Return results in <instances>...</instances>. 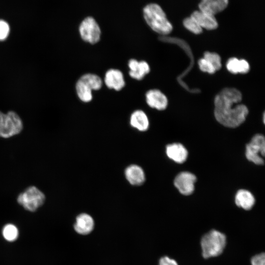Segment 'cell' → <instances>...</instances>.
<instances>
[{
    "instance_id": "1",
    "label": "cell",
    "mask_w": 265,
    "mask_h": 265,
    "mask_svg": "<svg viewBox=\"0 0 265 265\" xmlns=\"http://www.w3.org/2000/svg\"><path fill=\"white\" fill-rule=\"evenodd\" d=\"M242 100L241 92L235 88H225L215 96L214 116L222 125L236 128L245 120L248 113L247 107L239 104Z\"/></svg>"
},
{
    "instance_id": "2",
    "label": "cell",
    "mask_w": 265,
    "mask_h": 265,
    "mask_svg": "<svg viewBox=\"0 0 265 265\" xmlns=\"http://www.w3.org/2000/svg\"><path fill=\"white\" fill-rule=\"evenodd\" d=\"M143 14L147 24L156 32L165 36L172 31V26L159 4L155 3L147 4L143 8Z\"/></svg>"
},
{
    "instance_id": "3",
    "label": "cell",
    "mask_w": 265,
    "mask_h": 265,
    "mask_svg": "<svg viewBox=\"0 0 265 265\" xmlns=\"http://www.w3.org/2000/svg\"><path fill=\"white\" fill-rule=\"evenodd\" d=\"M226 237L222 233L212 230L205 234L201 239L202 255L205 259L222 254L226 245Z\"/></svg>"
},
{
    "instance_id": "4",
    "label": "cell",
    "mask_w": 265,
    "mask_h": 265,
    "mask_svg": "<svg viewBox=\"0 0 265 265\" xmlns=\"http://www.w3.org/2000/svg\"><path fill=\"white\" fill-rule=\"evenodd\" d=\"M102 85V80L98 76L90 73L82 75L76 85L78 97L84 103L89 102L92 99V90L100 89Z\"/></svg>"
},
{
    "instance_id": "5",
    "label": "cell",
    "mask_w": 265,
    "mask_h": 265,
    "mask_svg": "<svg viewBox=\"0 0 265 265\" xmlns=\"http://www.w3.org/2000/svg\"><path fill=\"white\" fill-rule=\"evenodd\" d=\"M23 128L22 121L13 111L6 114L0 111V137L7 138L20 133Z\"/></svg>"
},
{
    "instance_id": "6",
    "label": "cell",
    "mask_w": 265,
    "mask_h": 265,
    "mask_svg": "<svg viewBox=\"0 0 265 265\" xmlns=\"http://www.w3.org/2000/svg\"><path fill=\"white\" fill-rule=\"evenodd\" d=\"M46 197L43 192L35 186L27 187L17 197L18 203L26 210L33 212L45 203Z\"/></svg>"
},
{
    "instance_id": "7",
    "label": "cell",
    "mask_w": 265,
    "mask_h": 265,
    "mask_svg": "<svg viewBox=\"0 0 265 265\" xmlns=\"http://www.w3.org/2000/svg\"><path fill=\"white\" fill-rule=\"evenodd\" d=\"M79 30L81 38L85 42L94 44L100 39L101 28L92 17L88 16L84 18L79 26Z\"/></svg>"
},
{
    "instance_id": "8",
    "label": "cell",
    "mask_w": 265,
    "mask_h": 265,
    "mask_svg": "<svg viewBox=\"0 0 265 265\" xmlns=\"http://www.w3.org/2000/svg\"><path fill=\"white\" fill-rule=\"evenodd\" d=\"M265 154V140L263 135L256 134L246 145V157L247 159L256 164L262 165L264 163L261 155L264 157Z\"/></svg>"
},
{
    "instance_id": "9",
    "label": "cell",
    "mask_w": 265,
    "mask_h": 265,
    "mask_svg": "<svg viewBox=\"0 0 265 265\" xmlns=\"http://www.w3.org/2000/svg\"><path fill=\"white\" fill-rule=\"evenodd\" d=\"M196 178L193 174L183 172L179 174L174 180V185L182 194H191L194 190Z\"/></svg>"
},
{
    "instance_id": "10",
    "label": "cell",
    "mask_w": 265,
    "mask_h": 265,
    "mask_svg": "<svg viewBox=\"0 0 265 265\" xmlns=\"http://www.w3.org/2000/svg\"><path fill=\"white\" fill-rule=\"evenodd\" d=\"M146 101L148 105L159 110L165 109L168 104L165 95L158 89H151L145 95Z\"/></svg>"
},
{
    "instance_id": "11",
    "label": "cell",
    "mask_w": 265,
    "mask_h": 265,
    "mask_svg": "<svg viewBox=\"0 0 265 265\" xmlns=\"http://www.w3.org/2000/svg\"><path fill=\"white\" fill-rule=\"evenodd\" d=\"M105 83L108 88L116 91L121 90L125 85L123 73L115 69H110L106 72Z\"/></svg>"
},
{
    "instance_id": "12",
    "label": "cell",
    "mask_w": 265,
    "mask_h": 265,
    "mask_svg": "<svg viewBox=\"0 0 265 265\" xmlns=\"http://www.w3.org/2000/svg\"><path fill=\"white\" fill-rule=\"evenodd\" d=\"M94 227V221L89 214L82 213L77 216L74 228L79 234L85 235L90 233Z\"/></svg>"
},
{
    "instance_id": "13",
    "label": "cell",
    "mask_w": 265,
    "mask_h": 265,
    "mask_svg": "<svg viewBox=\"0 0 265 265\" xmlns=\"http://www.w3.org/2000/svg\"><path fill=\"white\" fill-rule=\"evenodd\" d=\"M130 77L135 80H142L150 72L149 64L145 61H138L135 59H131L128 62Z\"/></svg>"
},
{
    "instance_id": "14",
    "label": "cell",
    "mask_w": 265,
    "mask_h": 265,
    "mask_svg": "<svg viewBox=\"0 0 265 265\" xmlns=\"http://www.w3.org/2000/svg\"><path fill=\"white\" fill-rule=\"evenodd\" d=\"M228 4V0H201L198 6L200 11L215 15L224 10Z\"/></svg>"
},
{
    "instance_id": "15",
    "label": "cell",
    "mask_w": 265,
    "mask_h": 265,
    "mask_svg": "<svg viewBox=\"0 0 265 265\" xmlns=\"http://www.w3.org/2000/svg\"><path fill=\"white\" fill-rule=\"evenodd\" d=\"M125 176L129 183L133 186H140L145 181L143 169L136 164H131L125 170Z\"/></svg>"
},
{
    "instance_id": "16",
    "label": "cell",
    "mask_w": 265,
    "mask_h": 265,
    "mask_svg": "<svg viewBox=\"0 0 265 265\" xmlns=\"http://www.w3.org/2000/svg\"><path fill=\"white\" fill-rule=\"evenodd\" d=\"M190 17L197 22L202 28L213 30L218 26L217 22L214 15L199 10L194 11Z\"/></svg>"
},
{
    "instance_id": "17",
    "label": "cell",
    "mask_w": 265,
    "mask_h": 265,
    "mask_svg": "<svg viewBox=\"0 0 265 265\" xmlns=\"http://www.w3.org/2000/svg\"><path fill=\"white\" fill-rule=\"evenodd\" d=\"M166 153L169 159L179 163L185 161L187 157L186 149L180 143H173L167 145Z\"/></svg>"
},
{
    "instance_id": "18",
    "label": "cell",
    "mask_w": 265,
    "mask_h": 265,
    "mask_svg": "<svg viewBox=\"0 0 265 265\" xmlns=\"http://www.w3.org/2000/svg\"><path fill=\"white\" fill-rule=\"evenodd\" d=\"M130 123L132 127L141 132L146 131L149 126L147 115L143 111L139 109L132 113Z\"/></svg>"
},
{
    "instance_id": "19",
    "label": "cell",
    "mask_w": 265,
    "mask_h": 265,
    "mask_svg": "<svg viewBox=\"0 0 265 265\" xmlns=\"http://www.w3.org/2000/svg\"><path fill=\"white\" fill-rule=\"evenodd\" d=\"M236 205L245 210H250L255 203V199L248 191L244 189L238 190L235 197Z\"/></svg>"
},
{
    "instance_id": "20",
    "label": "cell",
    "mask_w": 265,
    "mask_h": 265,
    "mask_svg": "<svg viewBox=\"0 0 265 265\" xmlns=\"http://www.w3.org/2000/svg\"><path fill=\"white\" fill-rule=\"evenodd\" d=\"M227 70L233 74H245L250 70L248 62L244 59H238L236 57L230 58L227 63Z\"/></svg>"
},
{
    "instance_id": "21",
    "label": "cell",
    "mask_w": 265,
    "mask_h": 265,
    "mask_svg": "<svg viewBox=\"0 0 265 265\" xmlns=\"http://www.w3.org/2000/svg\"><path fill=\"white\" fill-rule=\"evenodd\" d=\"M18 230L13 224H6L3 228V236L4 238L8 241H13L15 240L18 237Z\"/></svg>"
},
{
    "instance_id": "22",
    "label": "cell",
    "mask_w": 265,
    "mask_h": 265,
    "mask_svg": "<svg viewBox=\"0 0 265 265\" xmlns=\"http://www.w3.org/2000/svg\"><path fill=\"white\" fill-rule=\"evenodd\" d=\"M185 27L191 32L198 34L202 32V27L192 17L186 18L183 21Z\"/></svg>"
},
{
    "instance_id": "23",
    "label": "cell",
    "mask_w": 265,
    "mask_h": 265,
    "mask_svg": "<svg viewBox=\"0 0 265 265\" xmlns=\"http://www.w3.org/2000/svg\"><path fill=\"white\" fill-rule=\"evenodd\" d=\"M204 58L207 60L213 66L216 71L221 68V58L217 53L206 52L204 54Z\"/></svg>"
},
{
    "instance_id": "24",
    "label": "cell",
    "mask_w": 265,
    "mask_h": 265,
    "mask_svg": "<svg viewBox=\"0 0 265 265\" xmlns=\"http://www.w3.org/2000/svg\"><path fill=\"white\" fill-rule=\"evenodd\" d=\"M198 65L200 69L203 72L209 74H213L216 72L213 66L204 57L199 60Z\"/></svg>"
},
{
    "instance_id": "25",
    "label": "cell",
    "mask_w": 265,
    "mask_h": 265,
    "mask_svg": "<svg viewBox=\"0 0 265 265\" xmlns=\"http://www.w3.org/2000/svg\"><path fill=\"white\" fill-rule=\"evenodd\" d=\"M10 26L7 22L0 20V41L5 40L9 35Z\"/></svg>"
},
{
    "instance_id": "26",
    "label": "cell",
    "mask_w": 265,
    "mask_h": 265,
    "mask_svg": "<svg viewBox=\"0 0 265 265\" xmlns=\"http://www.w3.org/2000/svg\"><path fill=\"white\" fill-rule=\"evenodd\" d=\"M251 265H265V255L264 253L254 256L251 259Z\"/></svg>"
},
{
    "instance_id": "27",
    "label": "cell",
    "mask_w": 265,
    "mask_h": 265,
    "mask_svg": "<svg viewBox=\"0 0 265 265\" xmlns=\"http://www.w3.org/2000/svg\"><path fill=\"white\" fill-rule=\"evenodd\" d=\"M159 265H178V264L175 260L167 256H164L160 259Z\"/></svg>"
}]
</instances>
